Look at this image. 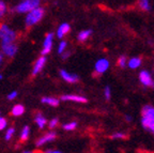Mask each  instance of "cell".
<instances>
[{
    "label": "cell",
    "instance_id": "32",
    "mask_svg": "<svg viewBox=\"0 0 154 153\" xmlns=\"http://www.w3.org/2000/svg\"><path fill=\"white\" fill-rule=\"evenodd\" d=\"M125 120L128 122H131L132 121V117H131V116H125Z\"/></svg>",
    "mask_w": 154,
    "mask_h": 153
},
{
    "label": "cell",
    "instance_id": "30",
    "mask_svg": "<svg viewBox=\"0 0 154 153\" xmlns=\"http://www.w3.org/2000/svg\"><path fill=\"white\" fill-rule=\"evenodd\" d=\"M57 124H58V119L55 118V119H53L51 122H49V127H51V129H54V127L57 126Z\"/></svg>",
    "mask_w": 154,
    "mask_h": 153
},
{
    "label": "cell",
    "instance_id": "2",
    "mask_svg": "<svg viewBox=\"0 0 154 153\" xmlns=\"http://www.w3.org/2000/svg\"><path fill=\"white\" fill-rule=\"evenodd\" d=\"M44 15V9L42 8H35L32 11L28 13L26 17V25L27 26H33V25L38 24L40 20L42 19Z\"/></svg>",
    "mask_w": 154,
    "mask_h": 153
},
{
    "label": "cell",
    "instance_id": "22",
    "mask_svg": "<svg viewBox=\"0 0 154 153\" xmlns=\"http://www.w3.org/2000/svg\"><path fill=\"white\" fill-rule=\"evenodd\" d=\"M76 126H77L76 122H71V123H67V124L63 125V129L66 130V131H73Z\"/></svg>",
    "mask_w": 154,
    "mask_h": 153
},
{
    "label": "cell",
    "instance_id": "9",
    "mask_svg": "<svg viewBox=\"0 0 154 153\" xmlns=\"http://www.w3.org/2000/svg\"><path fill=\"white\" fill-rule=\"evenodd\" d=\"M60 75L65 81L70 83V84H74V83H76V81L78 80V76H77V75L70 74V73H67L66 71H64V70H61Z\"/></svg>",
    "mask_w": 154,
    "mask_h": 153
},
{
    "label": "cell",
    "instance_id": "16",
    "mask_svg": "<svg viewBox=\"0 0 154 153\" xmlns=\"http://www.w3.org/2000/svg\"><path fill=\"white\" fill-rule=\"evenodd\" d=\"M90 36H91V30H84V31L79 32V34H78L77 38H78V41L84 42V41H86Z\"/></svg>",
    "mask_w": 154,
    "mask_h": 153
},
{
    "label": "cell",
    "instance_id": "24",
    "mask_svg": "<svg viewBox=\"0 0 154 153\" xmlns=\"http://www.w3.org/2000/svg\"><path fill=\"white\" fill-rule=\"evenodd\" d=\"M66 42L65 41H62L60 44H59V47H58V53L59 54H63V52H64L65 47H66Z\"/></svg>",
    "mask_w": 154,
    "mask_h": 153
},
{
    "label": "cell",
    "instance_id": "11",
    "mask_svg": "<svg viewBox=\"0 0 154 153\" xmlns=\"http://www.w3.org/2000/svg\"><path fill=\"white\" fill-rule=\"evenodd\" d=\"M63 101H74V102H78V103H86L87 98L82 95H75V94H69V95H63Z\"/></svg>",
    "mask_w": 154,
    "mask_h": 153
},
{
    "label": "cell",
    "instance_id": "14",
    "mask_svg": "<svg viewBox=\"0 0 154 153\" xmlns=\"http://www.w3.org/2000/svg\"><path fill=\"white\" fill-rule=\"evenodd\" d=\"M140 64H141L140 58H132V59H130V61H128V67H130L131 69H137V67H140Z\"/></svg>",
    "mask_w": 154,
    "mask_h": 153
},
{
    "label": "cell",
    "instance_id": "17",
    "mask_svg": "<svg viewBox=\"0 0 154 153\" xmlns=\"http://www.w3.org/2000/svg\"><path fill=\"white\" fill-rule=\"evenodd\" d=\"M24 111H25V108H24V106H23V105H16V106H14V107H13V109H12V114L14 116L23 115V114H24Z\"/></svg>",
    "mask_w": 154,
    "mask_h": 153
},
{
    "label": "cell",
    "instance_id": "12",
    "mask_svg": "<svg viewBox=\"0 0 154 153\" xmlns=\"http://www.w3.org/2000/svg\"><path fill=\"white\" fill-rule=\"evenodd\" d=\"M56 138V134L55 133H48V134H46L45 136H43L41 139H38V141H36V146L38 147H41L43 146V145H45L46 142H48V141H51L54 140V139Z\"/></svg>",
    "mask_w": 154,
    "mask_h": 153
},
{
    "label": "cell",
    "instance_id": "10",
    "mask_svg": "<svg viewBox=\"0 0 154 153\" xmlns=\"http://www.w3.org/2000/svg\"><path fill=\"white\" fill-rule=\"evenodd\" d=\"M45 62H46V58L45 57L38 58V61H36L35 64H34L33 71H32V75H36L38 72H41L42 69H43L44 65H45Z\"/></svg>",
    "mask_w": 154,
    "mask_h": 153
},
{
    "label": "cell",
    "instance_id": "5",
    "mask_svg": "<svg viewBox=\"0 0 154 153\" xmlns=\"http://www.w3.org/2000/svg\"><path fill=\"white\" fill-rule=\"evenodd\" d=\"M139 80L143 86L154 88V80L148 71H142L139 74Z\"/></svg>",
    "mask_w": 154,
    "mask_h": 153
},
{
    "label": "cell",
    "instance_id": "26",
    "mask_svg": "<svg viewBox=\"0 0 154 153\" xmlns=\"http://www.w3.org/2000/svg\"><path fill=\"white\" fill-rule=\"evenodd\" d=\"M13 134H14V129H13V127H11V129L8 130L7 134H5V139H7V140L11 139V137H12Z\"/></svg>",
    "mask_w": 154,
    "mask_h": 153
},
{
    "label": "cell",
    "instance_id": "27",
    "mask_svg": "<svg viewBox=\"0 0 154 153\" xmlns=\"http://www.w3.org/2000/svg\"><path fill=\"white\" fill-rule=\"evenodd\" d=\"M5 9H7V8H5V5L2 2V1H0V17L5 13Z\"/></svg>",
    "mask_w": 154,
    "mask_h": 153
},
{
    "label": "cell",
    "instance_id": "33",
    "mask_svg": "<svg viewBox=\"0 0 154 153\" xmlns=\"http://www.w3.org/2000/svg\"><path fill=\"white\" fill-rule=\"evenodd\" d=\"M1 61H2V55L0 54V63H1Z\"/></svg>",
    "mask_w": 154,
    "mask_h": 153
},
{
    "label": "cell",
    "instance_id": "18",
    "mask_svg": "<svg viewBox=\"0 0 154 153\" xmlns=\"http://www.w3.org/2000/svg\"><path fill=\"white\" fill-rule=\"evenodd\" d=\"M35 123L40 129H43L46 124V119L44 117H42V115H38L35 118Z\"/></svg>",
    "mask_w": 154,
    "mask_h": 153
},
{
    "label": "cell",
    "instance_id": "31",
    "mask_svg": "<svg viewBox=\"0 0 154 153\" xmlns=\"http://www.w3.org/2000/svg\"><path fill=\"white\" fill-rule=\"evenodd\" d=\"M48 153H59L60 150H47Z\"/></svg>",
    "mask_w": 154,
    "mask_h": 153
},
{
    "label": "cell",
    "instance_id": "15",
    "mask_svg": "<svg viewBox=\"0 0 154 153\" xmlns=\"http://www.w3.org/2000/svg\"><path fill=\"white\" fill-rule=\"evenodd\" d=\"M42 103L48 104V105H51V106H57L59 105V101L54 98H42Z\"/></svg>",
    "mask_w": 154,
    "mask_h": 153
},
{
    "label": "cell",
    "instance_id": "28",
    "mask_svg": "<svg viewBox=\"0 0 154 153\" xmlns=\"http://www.w3.org/2000/svg\"><path fill=\"white\" fill-rule=\"evenodd\" d=\"M5 126H7V121H5V119L0 117V131L5 129Z\"/></svg>",
    "mask_w": 154,
    "mask_h": 153
},
{
    "label": "cell",
    "instance_id": "25",
    "mask_svg": "<svg viewBox=\"0 0 154 153\" xmlns=\"http://www.w3.org/2000/svg\"><path fill=\"white\" fill-rule=\"evenodd\" d=\"M104 94H105L106 100H109L111 98V89L109 86L105 87V90H104Z\"/></svg>",
    "mask_w": 154,
    "mask_h": 153
},
{
    "label": "cell",
    "instance_id": "3",
    "mask_svg": "<svg viewBox=\"0 0 154 153\" xmlns=\"http://www.w3.org/2000/svg\"><path fill=\"white\" fill-rule=\"evenodd\" d=\"M38 5H40V0H24L15 8V10L19 13L30 12L33 9L38 8Z\"/></svg>",
    "mask_w": 154,
    "mask_h": 153
},
{
    "label": "cell",
    "instance_id": "4",
    "mask_svg": "<svg viewBox=\"0 0 154 153\" xmlns=\"http://www.w3.org/2000/svg\"><path fill=\"white\" fill-rule=\"evenodd\" d=\"M15 38H16V33L12 31L8 26L2 25L0 27V39L2 40V44L12 43L15 40Z\"/></svg>",
    "mask_w": 154,
    "mask_h": 153
},
{
    "label": "cell",
    "instance_id": "23",
    "mask_svg": "<svg viewBox=\"0 0 154 153\" xmlns=\"http://www.w3.org/2000/svg\"><path fill=\"white\" fill-rule=\"evenodd\" d=\"M111 138L112 139H124V138H126V135H125L124 133L119 132V133H115L113 135H111Z\"/></svg>",
    "mask_w": 154,
    "mask_h": 153
},
{
    "label": "cell",
    "instance_id": "19",
    "mask_svg": "<svg viewBox=\"0 0 154 153\" xmlns=\"http://www.w3.org/2000/svg\"><path fill=\"white\" fill-rule=\"evenodd\" d=\"M139 7L143 11H149L150 10V2L149 0H139Z\"/></svg>",
    "mask_w": 154,
    "mask_h": 153
},
{
    "label": "cell",
    "instance_id": "29",
    "mask_svg": "<svg viewBox=\"0 0 154 153\" xmlns=\"http://www.w3.org/2000/svg\"><path fill=\"white\" fill-rule=\"evenodd\" d=\"M16 96H17V91H13V92H11V93L8 95V100L12 101V100H14Z\"/></svg>",
    "mask_w": 154,
    "mask_h": 153
},
{
    "label": "cell",
    "instance_id": "13",
    "mask_svg": "<svg viewBox=\"0 0 154 153\" xmlns=\"http://www.w3.org/2000/svg\"><path fill=\"white\" fill-rule=\"evenodd\" d=\"M69 31H70V25L69 24H62L60 27H59V29H58L57 36L59 39L63 38V36H64Z\"/></svg>",
    "mask_w": 154,
    "mask_h": 153
},
{
    "label": "cell",
    "instance_id": "21",
    "mask_svg": "<svg viewBox=\"0 0 154 153\" xmlns=\"http://www.w3.org/2000/svg\"><path fill=\"white\" fill-rule=\"evenodd\" d=\"M28 136H29V126H25L22 132V135H20V138H22V140H27Z\"/></svg>",
    "mask_w": 154,
    "mask_h": 153
},
{
    "label": "cell",
    "instance_id": "1",
    "mask_svg": "<svg viewBox=\"0 0 154 153\" xmlns=\"http://www.w3.org/2000/svg\"><path fill=\"white\" fill-rule=\"evenodd\" d=\"M141 124L144 129L149 130L154 134V107L147 105L142 109Z\"/></svg>",
    "mask_w": 154,
    "mask_h": 153
},
{
    "label": "cell",
    "instance_id": "34",
    "mask_svg": "<svg viewBox=\"0 0 154 153\" xmlns=\"http://www.w3.org/2000/svg\"><path fill=\"white\" fill-rule=\"evenodd\" d=\"M1 77H2V76H1V75H0V78H1Z\"/></svg>",
    "mask_w": 154,
    "mask_h": 153
},
{
    "label": "cell",
    "instance_id": "7",
    "mask_svg": "<svg viewBox=\"0 0 154 153\" xmlns=\"http://www.w3.org/2000/svg\"><path fill=\"white\" fill-rule=\"evenodd\" d=\"M53 40H54V34L53 33H48L45 38L44 41V46H43V50H42V54L46 55L51 52V45H53Z\"/></svg>",
    "mask_w": 154,
    "mask_h": 153
},
{
    "label": "cell",
    "instance_id": "6",
    "mask_svg": "<svg viewBox=\"0 0 154 153\" xmlns=\"http://www.w3.org/2000/svg\"><path fill=\"white\" fill-rule=\"evenodd\" d=\"M95 72L99 74H103L105 73L109 67V61L107 59H99L95 63Z\"/></svg>",
    "mask_w": 154,
    "mask_h": 153
},
{
    "label": "cell",
    "instance_id": "8",
    "mask_svg": "<svg viewBox=\"0 0 154 153\" xmlns=\"http://www.w3.org/2000/svg\"><path fill=\"white\" fill-rule=\"evenodd\" d=\"M2 50H3V53H5L7 56H9V57H13V56L16 54L17 47L12 43L2 44Z\"/></svg>",
    "mask_w": 154,
    "mask_h": 153
},
{
    "label": "cell",
    "instance_id": "20",
    "mask_svg": "<svg viewBox=\"0 0 154 153\" xmlns=\"http://www.w3.org/2000/svg\"><path fill=\"white\" fill-rule=\"evenodd\" d=\"M126 63H128V60H126V58L124 57V56H121V57H119L118 59V65L120 67H126Z\"/></svg>",
    "mask_w": 154,
    "mask_h": 153
}]
</instances>
